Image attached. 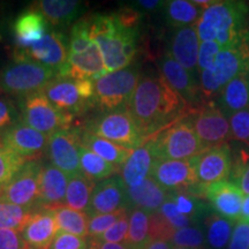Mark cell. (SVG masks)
I'll return each instance as SVG.
<instances>
[{
	"label": "cell",
	"instance_id": "cell-1",
	"mask_svg": "<svg viewBox=\"0 0 249 249\" xmlns=\"http://www.w3.org/2000/svg\"><path fill=\"white\" fill-rule=\"evenodd\" d=\"M128 110L145 142L165 127L183 119L195 110L169 86L163 76H143L128 104Z\"/></svg>",
	"mask_w": 249,
	"mask_h": 249
},
{
	"label": "cell",
	"instance_id": "cell-2",
	"mask_svg": "<svg viewBox=\"0 0 249 249\" xmlns=\"http://www.w3.org/2000/svg\"><path fill=\"white\" fill-rule=\"evenodd\" d=\"M91 20V37L101 51L107 73L130 66L138 51V28L124 24L117 14H99Z\"/></svg>",
	"mask_w": 249,
	"mask_h": 249
},
{
	"label": "cell",
	"instance_id": "cell-3",
	"mask_svg": "<svg viewBox=\"0 0 249 249\" xmlns=\"http://www.w3.org/2000/svg\"><path fill=\"white\" fill-rule=\"evenodd\" d=\"M249 8L245 1H217L205 8L195 24L202 42H217L222 49L249 40L246 27Z\"/></svg>",
	"mask_w": 249,
	"mask_h": 249
},
{
	"label": "cell",
	"instance_id": "cell-4",
	"mask_svg": "<svg viewBox=\"0 0 249 249\" xmlns=\"http://www.w3.org/2000/svg\"><path fill=\"white\" fill-rule=\"evenodd\" d=\"M147 141L150 142L156 160H192L208 150L196 135L188 116L165 127Z\"/></svg>",
	"mask_w": 249,
	"mask_h": 249
},
{
	"label": "cell",
	"instance_id": "cell-5",
	"mask_svg": "<svg viewBox=\"0 0 249 249\" xmlns=\"http://www.w3.org/2000/svg\"><path fill=\"white\" fill-rule=\"evenodd\" d=\"M58 73L37 62L13 59L0 70V93L24 96L42 91Z\"/></svg>",
	"mask_w": 249,
	"mask_h": 249
},
{
	"label": "cell",
	"instance_id": "cell-6",
	"mask_svg": "<svg viewBox=\"0 0 249 249\" xmlns=\"http://www.w3.org/2000/svg\"><path fill=\"white\" fill-rule=\"evenodd\" d=\"M241 74H249V40L234 48L222 49L213 67L201 71L202 97L209 99L217 95L230 81Z\"/></svg>",
	"mask_w": 249,
	"mask_h": 249
},
{
	"label": "cell",
	"instance_id": "cell-7",
	"mask_svg": "<svg viewBox=\"0 0 249 249\" xmlns=\"http://www.w3.org/2000/svg\"><path fill=\"white\" fill-rule=\"evenodd\" d=\"M87 132L117 143L121 147L135 150L145 143V138L130 114L128 107L103 112L83 126Z\"/></svg>",
	"mask_w": 249,
	"mask_h": 249
},
{
	"label": "cell",
	"instance_id": "cell-8",
	"mask_svg": "<svg viewBox=\"0 0 249 249\" xmlns=\"http://www.w3.org/2000/svg\"><path fill=\"white\" fill-rule=\"evenodd\" d=\"M140 80V70L129 66L93 81V105L102 112L128 107Z\"/></svg>",
	"mask_w": 249,
	"mask_h": 249
},
{
	"label": "cell",
	"instance_id": "cell-9",
	"mask_svg": "<svg viewBox=\"0 0 249 249\" xmlns=\"http://www.w3.org/2000/svg\"><path fill=\"white\" fill-rule=\"evenodd\" d=\"M18 120L49 136L57 130L71 128L73 116L58 110L43 91H37L21 98Z\"/></svg>",
	"mask_w": 249,
	"mask_h": 249
},
{
	"label": "cell",
	"instance_id": "cell-10",
	"mask_svg": "<svg viewBox=\"0 0 249 249\" xmlns=\"http://www.w3.org/2000/svg\"><path fill=\"white\" fill-rule=\"evenodd\" d=\"M42 91L58 110L70 116L93 107V81L57 76Z\"/></svg>",
	"mask_w": 249,
	"mask_h": 249
},
{
	"label": "cell",
	"instance_id": "cell-11",
	"mask_svg": "<svg viewBox=\"0 0 249 249\" xmlns=\"http://www.w3.org/2000/svg\"><path fill=\"white\" fill-rule=\"evenodd\" d=\"M188 120L205 149L222 147L232 139L229 118L213 102L189 114Z\"/></svg>",
	"mask_w": 249,
	"mask_h": 249
},
{
	"label": "cell",
	"instance_id": "cell-12",
	"mask_svg": "<svg viewBox=\"0 0 249 249\" xmlns=\"http://www.w3.org/2000/svg\"><path fill=\"white\" fill-rule=\"evenodd\" d=\"M42 166L40 160L27 161L13 179L1 187L0 200L29 210L37 209L39 207V174Z\"/></svg>",
	"mask_w": 249,
	"mask_h": 249
},
{
	"label": "cell",
	"instance_id": "cell-13",
	"mask_svg": "<svg viewBox=\"0 0 249 249\" xmlns=\"http://www.w3.org/2000/svg\"><path fill=\"white\" fill-rule=\"evenodd\" d=\"M81 132L82 129L80 128H67L49 135L46 154L50 161L70 177L82 173L80 164Z\"/></svg>",
	"mask_w": 249,
	"mask_h": 249
},
{
	"label": "cell",
	"instance_id": "cell-14",
	"mask_svg": "<svg viewBox=\"0 0 249 249\" xmlns=\"http://www.w3.org/2000/svg\"><path fill=\"white\" fill-rule=\"evenodd\" d=\"M0 141L23 160L34 161L48 150L49 136L18 120L0 132Z\"/></svg>",
	"mask_w": 249,
	"mask_h": 249
},
{
	"label": "cell",
	"instance_id": "cell-15",
	"mask_svg": "<svg viewBox=\"0 0 249 249\" xmlns=\"http://www.w3.org/2000/svg\"><path fill=\"white\" fill-rule=\"evenodd\" d=\"M68 58L65 36L58 31H50L39 42L29 48H17L13 59L30 60L51 68L59 73Z\"/></svg>",
	"mask_w": 249,
	"mask_h": 249
},
{
	"label": "cell",
	"instance_id": "cell-16",
	"mask_svg": "<svg viewBox=\"0 0 249 249\" xmlns=\"http://www.w3.org/2000/svg\"><path fill=\"white\" fill-rule=\"evenodd\" d=\"M150 177L171 193H188L198 185L194 160H156Z\"/></svg>",
	"mask_w": 249,
	"mask_h": 249
},
{
	"label": "cell",
	"instance_id": "cell-17",
	"mask_svg": "<svg viewBox=\"0 0 249 249\" xmlns=\"http://www.w3.org/2000/svg\"><path fill=\"white\" fill-rule=\"evenodd\" d=\"M160 75L169 86L183 99L187 107L192 110L201 107L202 93L191 71L182 67L170 54H165L160 60Z\"/></svg>",
	"mask_w": 249,
	"mask_h": 249
},
{
	"label": "cell",
	"instance_id": "cell-18",
	"mask_svg": "<svg viewBox=\"0 0 249 249\" xmlns=\"http://www.w3.org/2000/svg\"><path fill=\"white\" fill-rule=\"evenodd\" d=\"M193 160L197 181L203 186L227 181L232 172L231 150L227 144L208 149Z\"/></svg>",
	"mask_w": 249,
	"mask_h": 249
},
{
	"label": "cell",
	"instance_id": "cell-19",
	"mask_svg": "<svg viewBox=\"0 0 249 249\" xmlns=\"http://www.w3.org/2000/svg\"><path fill=\"white\" fill-rule=\"evenodd\" d=\"M121 209H130L127 187L121 177L114 176L99 181L93 189L88 216L111 213Z\"/></svg>",
	"mask_w": 249,
	"mask_h": 249
},
{
	"label": "cell",
	"instance_id": "cell-20",
	"mask_svg": "<svg viewBox=\"0 0 249 249\" xmlns=\"http://www.w3.org/2000/svg\"><path fill=\"white\" fill-rule=\"evenodd\" d=\"M20 232L28 248L49 249L58 233L53 211L46 207L33 210Z\"/></svg>",
	"mask_w": 249,
	"mask_h": 249
},
{
	"label": "cell",
	"instance_id": "cell-21",
	"mask_svg": "<svg viewBox=\"0 0 249 249\" xmlns=\"http://www.w3.org/2000/svg\"><path fill=\"white\" fill-rule=\"evenodd\" d=\"M203 197L210 202L217 214L233 222L240 220L245 197L235 183L222 181L205 186Z\"/></svg>",
	"mask_w": 249,
	"mask_h": 249
},
{
	"label": "cell",
	"instance_id": "cell-22",
	"mask_svg": "<svg viewBox=\"0 0 249 249\" xmlns=\"http://www.w3.org/2000/svg\"><path fill=\"white\" fill-rule=\"evenodd\" d=\"M101 51L95 42L82 53H68L65 66L58 73L59 77H70L74 80L96 81L107 75Z\"/></svg>",
	"mask_w": 249,
	"mask_h": 249
},
{
	"label": "cell",
	"instance_id": "cell-23",
	"mask_svg": "<svg viewBox=\"0 0 249 249\" xmlns=\"http://www.w3.org/2000/svg\"><path fill=\"white\" fill-rule=\"evenodd\" d=\"M200 45L195 26L178 28L171 37L169 54L188 71H195Z\"/></svg>",
	"mask_w": 249,
	"mask_h": 249
},
{
	"label": "cell",
	"instance_id": "cell-24",
	"mask_svg": "<svg viewBox=\"0 0 249 249\" xmlns=\"http://www.w3.org/2000/svg\"><path fill=\"white\" fill-rule=\"evenodd\" d=\"M68 181V174L51 163H43L39 174V207H54L62 204L66 198Z\"/></svg>",
	"mask_w": 249,
	"mask_h": 249
},
{
	"label": "cell",
	"instance_id": "cell-25",
	"mask_svg": "<svg viewBox=\"0 0 249 249\" xmlns=\"http://www.w3.org/2000/svg\"><path fill=\"white\" fill-rule=\"evenodd\" d=\"M170 193L149 177L138 186L127 187V198L130 209H141L149 213L160 211L170 197Z\"/></svg>",
	"mask_w": 249,
	"mask_h": 249
},
{
	"label": "cell",
	"instance_id": "cell-26",
	"mask_svg": "<svg viewBox=\"0 0 249 249\" xmlns=\"http://www.w3.org/2000/svg\"><path fill=\"white\" fill-rule=\"evenodd\" d=\"M48 21L36 8H30L15 18L13 26L18 48H29L46 35Z\"/></svg>",
	"mask_w": 249,
	"mask_h": 249
},
{
	"label": "cell",
	"instance_id": "cell-27",
	"mask_svg": "<svg viewBox=\"0 0 249 249\" xmlns=\"http://www.w3.org/2000/svg\"><path fill=\"white\" fill-rule=\"evenodd\" d=\"M156 157L149 141L133 150L130 157L121 167V179L126 187L138 186L149 178Z\"/></svg>",
	"mask_w": 249,
	"mask_h": 249
},
{
	"label": "cell",
	"instance_id": "cell-28",
	"mask_svg": "<svg viewBox=\"0 0 249 249\" xmlns=\"http://www.w3.org/2000/svg\"><path fill=\"white\" fill-rule=\"evenodd\" d=\"M218 104L227 118L249 107V74H241L230 81L218 93Z\"/></svg>",
	"mask_w": 249,
	"mask_h": 249
},
{
	"label": "cell",
	"instance_id": "cell-29",
	"mask_svg": "<svg viewBox=\"0 0 249 249\" xmlns=\"http://www.w3.org/2000/svg\"><path fill=\"white\" fill-rule=\"evenodd\" d=\"M81 143L90 151H92L93 154L117 166L118 169L124 166V164L126 163L133 152V150L121 147L117 143L103 139L101 136L87 132L85 129H82V132H81Z\"/></svg>",
	"mask_w": 249,
	"mask_h": 249
},
{
	"label": "cell",
	"instance_id": "cell-30",
	"mask_svg": "<svg viewBox=\"0 0 249 249\" xmlns=\"http://www.w3.org/2000/svg\"><path fill=\"white\" fill-rule=\"evenodd\" d=\"M34 8L44 15L51 26L61 27L79 17L82 4L77 0H42L37 1Z\"/></svg>",
	"mask_w": 249,
	"mask_h": 249
},
{
	"label": "cell",
	"instance_id": "cell-31",
	"mask_svg": "<svg viewBox=\"0 0 249 249\" xmlns=\"http://www.w3.org/2000/svg\"><path fill=\"white\" fill-rule=\"evenodd\" d=\"M50 208L54 213L58 231L67 232L71 234L86 238L88 236L89 216L82 211L71 209L66 204H58Z\"/></svg>",
	"mask_w": 249,
	"mask_h": 249
},
{
	"label": "cell",
	"instance_id": "cell-32",
	"mask_svg": "<svg viewBox=\"0 0 249 249\" xmlns=\"http://www.w3.org/2000/svg\"><path fill=\"white\" fill-rule=\"evenodd\" d=\"M95 181L87 178L85 174L80 173L70 177L66 192V205L71 209H75L88 214L90 209V202L95 189Z\"/></svg>",
	"mask_w": 249,
	"mask_h": 249
},
{
	"label": "cell",
	"instance_id": "cell-33",
	"mask_svg": "<svg viewBox=\"0 0 249 249\" xmlns=\"http://www.w3.org/2000/svg\"><path fill=\"white\" fill-rule=\"evenodd\" d=\"M165 7H166L165 18L167 23L177 29L194 26L203 13L202 8L196 6L193 1H187V0L167 1Z\"/></svg>",
	"mask_w": 249,
	"mask_h": 249
},
{
	"label": "cell",
	"instance_id": "cell-34",
	"mask_svg": "<svg viewBox=\"0 0 249 249\" xmlns=\"http://www.w3.org/2000/svg\"><path fill=\"white\" fill-rule=\"evenodd\" d=\"M80 164L82 174L93 181L111 178L119 171L117 166L104 160L82 144L80 148Z\"/></svg>",
	"mask_w": 249,
	"mask_h": 249
},
{
	"label": "cell",
	"instance_id": "cell-35",
	"mask_svg": "<svg viewBox=\"0 0 249 249\" xmlns=\"http://www.w3.org/2000/svg\"><path fill=\"white\" fill-rule=\"evenodd\" d=\"M233 220L227 219L217 213L208 214L205 218L207 226V242L213 249H224L229 246L233 230H234Z\"/></svg>",
	"mask_w": 249,
	"mask_h": 249
},
{
	"label": "cell",
	"instance_id": "cell-36",
	"mask_svg": "<svg viewBox=\"0 0 249 249\" xmlns=\"http://www.w3.org/2000/svg\"><path fill=\"white\" fill-rule=\"evenodd\" d=\"M149 226H150V213L141 209L130 210L127 246L133 249L148 244L150 241Z\"/></svg>",
	"mask_w": 249,
	"mask_h": 249
},
{
	"label": "cell",
	"instance_id": "cell-37",
	"mask_svg": "<svg viewBox=\"0 0 249 249\" xmlns=\"http://www.w3.org/2000/svg\"><path fill=\"white\" fill-rule=\"evenodd\" d=\"M171 200L174 202L177 209L185 216L189 217L194 222H197L209 213V205L202 202L198 197L187 194V193H170Z\"/></svg>",
	"mask_w": 249,
	"mask_h": 249
},
{
	"label": "cell",
	"instance_id": "cell-38",
	"mask_svg": "<svg viewBox=\"0 0 249 249\" xmlns=\"http://www.w3.org/2000/svg\"><path fill=\"white\" fill-rule=\"evenodd\" d=\"M31 211L33 210L0 200V229L21 231Z\"/></svg>",
	"mask_w": 249,
	"mask_h": 249
},
{
	"label": "cell",
	"instance_id": "cell-39",
	"mask_svg": "<svg viewBox=\"0 0 249 249\" xmlns=\"http://www.w3.org/2000/svg\"><path fill=\"white\" fill-rule=\"evenodd\" d=\"M92 43L91 20L88 18H81L71 27L68 53H82L91 46Z\"/></svg>",
	"mask_w": 249,
	"mask_h": 249
},
{
	"label": "cell",
	"instance_id": "cell-40",
	"mask_svg": "<svg viewBox=\"0 0 249 249\" xmlns=\"http://www.w3.org/2000/svg\"><path fill=\"white\" fill-rule=\"evenodd\" d=\"M26 163L0 141V187L11 181Z\"/></svg>",
	"mask_w": 249,
	"mask_h": 249
},
{
	"label": "cell",
	"instance_id": "cell-41",
	"mask_svg": "<svg viewBox=\"0 0 249 249\" xmlns=\"http://www.w3.org/2000/svg\"><path fill=\"white\" fill-rule=\"evenodd\" d=\"M171 244L176 247L188 249H204L207 238L200 227L188 226L185 229L176 230L171 239Z\"/></svg>",
	"mask_w": 249,
	"mask_h": 249
},
{
	"label": "cell",
	"instance_id": "cell-42",
	"mask_svg": "<svg viewBox=\"0 0 249 249\" xmlns=\"http://www.w3.org/2000/svg\"><path fill=\"white\" fill-rule=\"evenodd\" d=\"M126 210L121 209L111 213H102V214H92L89 216L88 220V236L89 238H99L103 233L107 232L111 226L118 222V219L123 216Z\"/></svg>",
	"mask_w": 249,
	"mask_h": 249
},
{
	"label": "cell",
	"instance_id": "cell-43",
	"mask_svg": "<svg viewBox=\"0 0 249 249\" xmlns=\"http://www.w3.org/2000/svg\"><path fill=\"white\" fill-rule=\"evenodd\" d=\"M129 210H126L123 213L118 222L111 226L107 232H104L99 236V240L105 242H112V244H123L127 245V236H128L129 230Z\"/></svg>",
	"mask_w": 249,
	"mask_h": 249
},
{
	"label": "cell",
	"instance_id": "cell-44",
	"mask_svg": "<svg viewBox=\"0 0 249 249\" xmlns=\"http://www.w3.org/2000/svg\"><path fill=\"white\" fill-rule=\"evenodd\" d=\"M176 232V229L165 219L160 211L150 213V226H149V238L150 240L170 241Z\"/></svg>",
	"mask_w": 249,
	"mask_h": 249
},
{
	"label": "cell",
	"instance_id": "cell-45",
	"mask_svg": "<svg viewBox=\"0 0 249 249\" xmlns=\"http://www.w3.org/2000/svg\"><path fill=\"white\" fill-rule=\"evenodd\" d=\"M229 121L232 139L249 143V107L232 114Z\"/></svg>",
	"mask_w": 249,
	"mask_h": 249
},
{
	"label": "cell",
	"instance_id": "cell-46",
	"mask_svg": "<svg viewBox=\"0 0 249 249\" xmlns=\"http://www.w3.org/2000/svg\"><path fill=\"white\" fill-rule=\"evenodd\" d=\"M160 213L165 217V219L169 222L176 230L185 229V227L191 226V224L195 223L194 220L191 219L189 217L185 216L181 213H179V210L177 209L174 202L169 197L166 202L161 205Z\"/></svg>",
	"mask_w": 249,
	"mask_h": 249
},
{
	"label": "cell",
	"instance_id": "cell-47",
	"mask_svg": "<svg viewBox=\"0 0 249 249\" xmlns=\"http://www.w3.org/2000/svg\"><path fill=\"white\" fill-rule=\"evenodd\" d=\"M233 183L239 187L242 194L249 196V156L242 154V157L235 161L232 169Z\"/></svg>",
	"mask_w": 249,
	"mask_h": 249
},
{
	"label": "cell",
	"instance_id": "cell-48",
	"mask_svg": "<svg viewBox=\"0 0 249 249\" xmlns=\"http://www.w3.org/2000/svg\"><path fill=\"white\" fill-rule=\"evenodd\" d=\"M222 51V48L217 42H202L198 51L197 68L201 71L211 70L214 65L217 54Z\"/></svg>",
	"mask_w": 249,
	"mask_h": 249
},
{
	"label": "cell",
	"instance_id": "cell-49",
	"mask_svg": "<svg viewBox=\"0 0 249 249\" xmlns=\"http://www.w3.org/2000/svg\"><path fill=\"white\" fill-rule=\"evenodd\" d=\"M49 249H88V242L81 236L58 231Z\"/></svg>",
	"mask_w": 249,
	"mask_h": 249
},
{
	"label": "cell",
	"instance_id": "cell-50",
	"mask_svg": "<svg viewBox=\"0 0 249 249\" xmlns=\"http://www.w3.org/2000/svg\"><path fill=\"white\" fill-rule=\"evenodd\" d=\"M227 249H249V222L239 220L235 224Z\"/></svg>",
	"mask_w": 249,
	"mask_h": 249
},
{
	"label": "cell",
	"instance_id": "cell-51",
	"mask_svg": "<svg viewBox=\"0 0 249 249\" xmlns=\"http://www.w3.org/2000/svg\"><path fill=\"white\" fill-rule=\"evenodd\" d=\"M0 249H28L18 230L0 229Z\"/></svg>",
	"mask_w": 249,
	"mask_h": 249
},
{
	"label": "cell",
	"instance_id": "cell-52",
	"mask_svg": "<svg viewBox=\"0 0 249 249\" xmlns=\"http://www.w3.org/2000/svg\"><path fill=\"white\" fill-rule=\"evenodd\" d=\"M87 242H88V249H130L127 245L112 244V242H105L95 238H89Z\"/></svg>",
	"mask_w": 249,
	"mask_h": 249
},
{
	"label": "cell",
	"instance_id": "cell-53",
	"mask_svg": "<svg viewBox=\"0 0 249 249\" xmlns=\"http://www.w3.org/2000/svg\"><path fill=\"white\" fill-rule=\"evenodd\" d=\"M166 2L167 1H160V0H140V1H136V5L147 11H156V9L165 7Z\"/></svg>",
	"mask_w": 249,
	"mask_h": 249
},
{
	"label": "cell",
	"instance_id": "cell-54",
	"mask_svg": "<svg viewBox=\"0 0 249 249\" xmlns=\"http://www.w3.org/2000/svg\"><path fill=\"white\" fill-rule=\"evenodd\" d=\"M133 249H172V244L170 241L165 240H150L142 247Z\"/></svg>",
	"mask_w": 249,
	"mask_h": 249
},
{
	"label": "cell",
	"instance_id": "cell-55",
	"mask_svg": "<svg viewBox=\"0 0 249 249\" xmlns=\"http://www.w3.org/2000/svg\"><path fill=\"white\" fill-rule=\"evenodd\" d=\"M240 220H245V222H249V196L244 200L241 209V217Z\"/></svg>",
	"mask_w": 249,
	"mask_h": 249
},
{
	"label": "cell",
	"instance_id": "cell-56",
	"mask_svg": "<svg viewBox=\"0 0 249 249\" xmlns=\"http://www.w3.org/2000/svg\"><path fill=\"white\" fill-rule=\"evenodd\" d=\"M172 249H188V248H182V247H173Z\"/></svg>",
	"mask_w": 249,
	"mask_h": 249
},
{
	"label": "cell",
	"instance_id": "cell-57",
	"mask_svg": "<svg viewBox=\"0 0 249 249\" xmlns=\"http://www.w3.org/2000/svg\"><path fill=\"white\" fill-rule=\"evenodd\" d=\"M0 192H1V187H0Z\"/></svg>",
	"mask_w": 249,
	"mask_h": 249
},
{
	"label": "cell",
	"instance_id": "cell-58",
	"mask_svg": "<svg viewBox=\"0 0 249 249\" xmlns=\"http://www.w3.org/2000/svg\"><path fill=\"white\" fill-rule=\"evenodd\" d=\"M28 249H30V248H28Z\"/></svg>",
	"mask_w": 249,
	"mask_h": 249
}]
</instances>
